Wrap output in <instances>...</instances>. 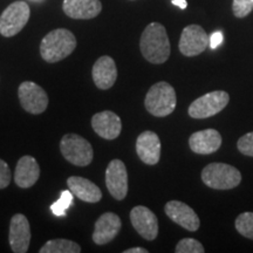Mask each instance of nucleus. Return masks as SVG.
<instances>
[{
	"mask_svg": "<svg viewBox=\"0 0 253 253\" xmlns=\"http://www.w3.org/2000/svg\"><path fill=\"white\" fill-rule=\"evenodd\" d=\"M63 12L73 19H93L100 14V0H63Z\"/></svg>",
	"mask_w": 253,
	"mask_h": 253,
	"instance_id": "aec40b11",
	"label": "nucleus"
},
{
	"mask_svg": "<svg viewBox=\"0 0 253 253\" xmlns=\"http://www.w3.org/2000/svg\"><path fill=\"white\" fill-rule=\"evenodd\" d=\"M68 188L81 201L87 202V203H96L102 198V192L101 190L90 182L89 179L84 178V177L72 176L67 179Z\"/></svg>",
	"mask_w": 253,
	"mask_h": 253,
	"instance_id": "412c9836",
	"label": "nucleus"
},
{
	"mask_svg": "<svg viewBox=\"0 0 253 253\" xmlns=\"http://www.w3.org/2000/svg\"><path fill=\"white\" fill-rule=\"evenodd\" d=\"M224 40V36L223 33L219 31L214 32V33L211 34V37L209 38V45L212 49H216L217 47H219L221 45V42H223Z\"/></svg>",
	"mask_w": 253,
	"mask_h": 253,
	"instance_id": "c85d7f7f",
	"label": "nucleus"
},
{
	"mask_svg": "<svg viewBox=\"0 0 253 253\" xmlns=\"http://www.w3.org/2000/svg\"><path fill=\"white\" fill-rule=\"evenodd\" d=\"M142 55L151 63H163L170 56V41L166 27L158 23H151L145 27L141 37Z\"/></svg>",
	"mask_w": 253,
	"mask_h": 253,
	"instance_id": "f257e3e1",
	"label": "nucleus"
},
{
	"mask_svg": "<svg viewBox=\"0 0 253 253\" xmlns=\"http://www.w3.org/2000/svg\"><path fill=\"white\" fill-rule=\"evenodd\" d=\"M232 9L237 18H244L252 12L253 0H233Z\"/></svg>",
	"mask_w": 253,
	"mask_h": 253,
	"instance_id": "a878e982",
	"label": "nucleus"
},
{
	"mask_svg": "<svg viewBox=\"0 0 253 253\" xmlns=\"http://www.w3.org/2000/svg\"><path fill=\"white\" fill-rule=\"evenodd\" d=\"M236 229L242 236L253 239V212L239 214L236 219Z\"/></svg>",
	"mask_w": 253,
	"mask_h": 253,
	"instance_id": "5701e85b",
	"label": "nucleus"
},
{
	"mask_svg": "<svg viewBox=\"0 0 253 253\" xmlns=\"http://www.w3.org/2000/svg\"><path fill=\"white\" fill-rule=\"evenodd\" d=\"M11 183V170L5 161L0 160V189L7 188Z\"/></svg>",
	"mask_w": 253,
	"mask_h": 253,
	"instance_id": "cd10ccee",
	"label": "nucleus"
},
{
	"mask_svg": "<svg viewBox=\"0 0 253 253\" xmlns=\"http://www.w3.org/2000/svg\"><path fill=\"white\" fill-rule=\"evenodd\" d=\"M202 179L209 188L229 190L239 185L242 173L235 167L225 163H211L202 171Z\"/></svg>",
	"mask_w": 253,
	"mask_h": 253,
	"instance_id": "20e7f679",
	"label": "nucleus"
},
{
	"mask_svg": "<svg viewBox=\"0 0 253 253\" xmlns=\"http://www.w3.org/2000/svg\"><path fill=\"white\" fill-rule=\"evenodd\" d=\"M106 184L109 194L118 201H122L128 194V173L126 164L121 160H113L106 170Z\"/></svg>",
	"mask_w": 253,
	"mask_h": 253,
	"instance_id": "1a4fd4ad",
	"label": "nucleus"
},
{
	"mask_svg": "<svg viewBox=\"0 0 253 253\" xmlns=\"http://www.w3.org/2000/svg\"><path fill=\"white\" fill-rule=\"evenodd\" d=\"M19 100L21 107L31 114L43 113L48 106V96L39 84L32 81H25L19 86Z\"/></svg>",
	"mask_w": 253,
	"mask_h": 253,
	"instance_id": "6e6552de",
	"label": "nucleus"
},
{
	"mask_svg": "<svg viewBox=\"0 0 253 253\" xmlns=\"http://www.w3.org/2000/svg\"><path fill=\"white\" fill-rule=\"evenodd\" d=\"M77 47V39L71 31L58 28L49 32L40 45V54L45 61L54 63L72 54Z\"/></svg>",
	"mask_w": 253,
	"mask_h": 253,
	"instance_id": "f03ea898",
	"label": "nucleus"
},
{
	"mask_svg": "<svg viewBox=\"0 0 253 253\" xmlns=\"http://www.w3.org/2000/svg\"><path fill=\"white\" fill-rule=\"evenodd\" d=\"M91 126L100 137L106 140H114L122 130L121 119L110 110L95 114L91 119Z\"/></svg>",
	"mask_w": 253,
	"mask_h": 253,
	"instance_id": "4468645a",
	"label": "nucleus"
},
{
	"mask_svg": "<svg viewBox=\"0 0 253 253\" xmlns=\"http://www.w3.org/2000/svg\"><path fill=\"white\" fill-rule=\"evenodd\" d=\"M121 230V219L113 212L103 213L95 223L93 240L95 244L104 245L112 242Z\"/></svg>",
	"mask_w": 253,
	"mask_h": 253,
	"instance_id": "dca6fc26",
	"label": "nucleus"
},
{
	"mask_svg": "<svg viewBox=\"0 0 253 253\" xmlns=\"http://www.w3.org/2000/svg\"><path fill=\"white\" fill-rule=\"evenodd\" d=\"M209 46V37L198 25H190L182 32L179 50L185 56H196L203 53Z\"/></svg>",
	"mask_w": 253,
	"mask_h": 253,
	"instance_id": "9d476101",
	"label": "nucleus"
},
{
	"mask_svg": "<svg viewBox=\"0 0 253 253\" xmlns=\"http://www.w3.org/2000/svg\"><path fill=\"white\" fill-rule=\"evenodd\" d=\"M230 96L224 90H214L196 99L189 107V115L194 119H208L220 113L227 106Z\"/></svg>",
	"mask_w": 253,
	"mask_h": 253,
	"instance_id": "0eeeda50",
	"label": "nucleus"
},
{
	"mask_svg": "<svg viewBox=\"0 0 253 253\" xmlns=\"http://www.w3.org/2000/svg\"><path fill=\"white\" fill-rule=\"evenodd\" d=\"M9 245L15 253H26L31 243V226L24 214H14L9 224Z\"/></svg>",
	"mask_w": 253,
	"mask_h": 253,
	"instance_id": "9b49d317",
	"label": "nucleus"
},
{
	"mask_svg": "<svg viewBox=\"0 0 253 253\" xmlns=\"http://www.w3.org/2000/svg\"><path fill=\"white\" fill-rule=\"evenodd\" d=\"M93 80L100 89H109L118 79V68L110 56H101L93 66Z\"/></svg>",
	"mask_w": 253,
	"mask_h": 253,
	"instance_id": "a211bd4d",
	"label": "nucleus"
},
{
	"mask_svg": "<svg viewBox=\"0 0 253 253\" xmlns=\"http://www.w3.org/2000/svg\"><path fill=\"white\" fill-rule=\"evenodd\" d=\"M81 246L68 239H52L40 249V253H80Z\"/></svg>",
	"mask_w": 253,
	"mask_h": 253,
	"instance_id": "4be33fe9",
	"label": "nucleus"
},
{
	"mask_svg": "<svg viewBox=\"0 0 253 253\" xmlns=\"http://www.w3.org/2000/svg\"><path fill=\"white\" fill-rule=\"evenodd\" d=\"M125 253H148V250H145L143 248H132L126 250Z\"/></svg>",
	"mask_w": 253,
	"mask_h": 253,
	"instance_id": "7c9ffc66",
	"label": "nucleus"
},
{
	"mask_svg": "<svg viewBox=\"0 0 253 253\" xmlns=\"http://www.w3.org/2000/svg\"><path fill=\"white\" fill-rule=\"evenodd\" d=\"M130 220L134 229L147 240L156 239L158 235V220L150 209L135 207L130 211Z\"/></svg>",
	"mask_w": 253,
	"mask_h": 253,
	"instance_id": "f8f14e48",
	"label": "nucleus"
},
{
	"mask_svg": "<svg viewBox=\"0 0 253 253\" xmlns=\"http://www.w3.org/2000/svg\"><path fill=\"white\" fill-rule=\"evenodd\" d=\"M166 213L179 226L188 231H197L201 225L199 218L194 210L179 201H170L166 204Z\"/></svg>",
	"mask_w": 253,
	"mask_h": 253,
	"instance_id": "ddd939ff",
	"label": "nucleus"
},
{
	"mask_svg": "<svg viewBox=\"0 0 253 253\" xmlns=\"http://www.w3.org/2000/svg\"><path fill=\"white\" fill-rule=\"evenodd\" d=\"M189 145L191 150L196 154H213L220 148L221 136L214 129H205V130L194 132L190 136Z\"/></svg>",
	"mask_w": 253,
	"mask_h": 253,
	"instance_id": "f3484780",
	"label": "nucleus"
},
{
	"mask_svg": "<svg viewBox=\"0 0 253 253\" xmlns=\"http://www.w3.org/2000/svg\"><path fill=\"white\" fill-rule=\"evenodd\" d=\"M73 203V192L71 190H66V191L61 192V196L54 204L50 205V210L55 216L61 217L66 214V210L71 207Z\"/></svg>",
	"mask_w": 253,
	"mask_h": 253,
	"instance_id": "b1692460",
	"label": "nucleus"
},
{
	"mask_svg": "<svg viewBox=\"0 0 253 253\" xmlns=\"http://www.w3.org/2000/svg\"><path fill=\"white\" fill-rule=\"evenodd\" d=\"M30 14V6L26 2H12L0 15V34L6 38L17 36L26 26Z\"/></svg>",
	"mask_w": 253,
	"mask_h": 253,
	"instance_id": "423d86ee",
	"label": "nucleus"
},
{
	"mask_svg": "<svg viewBox=\"0 0 253 253\" xmlns=\"http://www.w3.org/2000/svg\"><path fill=\"white\" fill-rule=\"evenodd\" d=\"M176 93L171 84L161 81L155 84L145 95L144 106L151 115L164 118L176 108Z\"/></svg>",
	"mask_w": 253,
	"mask_h": 253,
	"instance_id": "7ed1b4c3",
	"label": "nucleus"
},
{
	"mask_svg": "<svg viewBox=\"0 0 253 253\" xmlns=\"http://www.w3.org/2000/svg\"><path fill=\"white\" fill-rule=\"evenodd\" d=\"M171 2L177 7H179L181 9H185L186 6H188V2L186 0H171Z\"/></svg>",
	"mask_w": 253,
	"mask_h": 253,
	"instance_id": "c756f323",
	"label": "nucleus"
},
{
	"mask_svg": "<svg viewBox=\"0 0 253 253\" xmlns=\"http://www.w3.org/2000/svg\"><path fill=\"white\" fill-rule=\"evenodd\" d=\"M136 151L142 162L149 166L157 164L161 158V141L154 131H143L136 141Z\"/></svg>",
	"mask_w": 253,
	"mask_h": 253,
	"instance_id": "2eb2a0df",
	"label": "nucleus"
},
{
	"mask_svg": "<svg viewBox=\"0 0 253 253\" xmlns=\"http://www.w3.org/2000/svg\"><path fill=\"white\" fill-rule=\"evenodd\" d=\"M237 145H238V149L243 155L253 157V131L242 136Z\"/></svg>",
	"mask_w": 253,
	"mask_h": 253,
	"instance_id": "bb28decb",
	"label": "nucleus"
},
{
	"mask_svg": "<svg viewBox=\"0 0 253 253\" xmlns=\"http://www.w3.org/2000/svg\"><path fill=\"white\" fill-rule=\"evenodd\" d=\"M175 251L177 253H203L204 248L198 240L194 238H184L177 244Z\"/></svg>",
	"mask_w": 253,
	"mask_h": 253,
	"instance_id": "393cba45",
	"label": "nucleus"
},
{
	"mask_svg": "<svg viewBox=\"0 0 253 253\" xmlns=\"http://www.w3.org/2000/svg\"><path fill=\"white\" fill-rule=\"evenodd\" d=\"M62 156L69 163L78 167H86L93 161V148L86 138L77 134H67L60 142Z\"/></svg>",
	"mask_w": 253,
	"mask_h": 253,
	"instance_id": "39448f33",
	"label": "nucleus"
},
{
	"mask_svg": "<svg viewBox=\"0 0 253 253\" xmlns=\"http://www.w3.org/2000/svg\"><path fill=\"white\" fill-rule=\"evenodd\" d=\"M40 177V167L32 156H24L18 161L15 167L14 181L19 188L27 189L33 186Z\"/></svg>",
	"mask_w": 253,
	"mask_h": 253,
	"instance_id": "6ab92c4d",
	"label": "nucleus"
}]
</instances>
